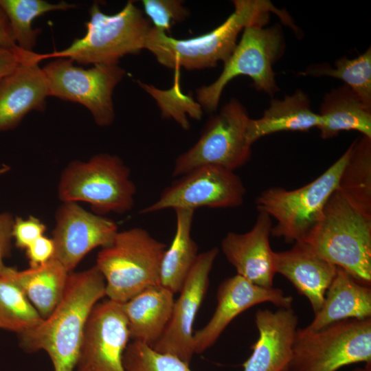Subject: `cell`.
<instances>
[{
    "instance_id": "18",
    "label": "cell",
    "mask_w": 371,
    "mask_h": 371,
    "mask_svg": "<svg viewBox=\"0 0 371 371\" xmlns=\"http://www.w3.org/2000/svg\"><path fill=\"white\" fill-rule=\"evenodd\" d=\"M271 217L258 212L255 224L243 234L228 232L221 241V249L236 274L251 283L273 287V253L269 242L272 228Z\"/></svg>"
},
{
    "instance_id": "22",
    "label": "cell",
    "mask_w": 371,
    "mask_h": 371,
    "mask_svg": "<svg viewBox=\"0 0 371 371\" xmlns=\"http://www.w3.org/2000/svg\"><path fill=\"white\" fill-rule=\"evenodd\" d=\"M174 293L161 284L150 286L122 304L130 338L153 346L172 316Z\"/></svg>"
},
{
    "instance_id": "29",
    "label": "cell",
    "mask_w": 371,
    "mask_h": 371,
    "mask_svg": "<svg viewBox=\"0 0 371 371\" xmlns=\"http://www.w3.org/2000/svg\"><path fill=\"white\" fill-rule=\"evenodd\" d=\"M17 46L25 52H34L41 29L32 27L33 21L47 12L67 10L76 5L66 1L52 3L44 0H0Z\"/></svg>"
},
{
    "instance_id": "9",
    "label": "cell",
    "mask_w": 371,
    "mask_h": 371,
    "mask_svg": "<svg viewBox=\"0 0 371 371\" xmlns=\"http://www.w3.org/2000/svg\"><path fill=\"white\" fill-rule=\"evenodd\" d=\"M371 361V318L348 319L317 331L297 328L288 371H337Z\"/></svg>"
},
{
    "instance_id": "16",
    "label": "cell",
    "mask_w": 371,
    "mask_h": 371,
    "mask_svg": "<svg viewBox=\"0 0 371 371\" xmlns=\"http://www.w3.org/2000/svg\"><path fill=\"white\" fill-rule=\"evenodd\" d=\"M217 305L209 322L193 334L194 354H201L213 346L231 322L254 305L271 302L283 308H291L293 297L278 288L262 287L236 274L219 285Z\"/></svg>"
},
{
    "instance_id": "2",
    "label": "cell",
    "mask_w": 371,
    "mask_h": 371,
    "mask_svg": "<svg viewBox=\"0 0 371 371\" xmlns=\"http://www.w3.org/2000/svg\"><path fill=\"white\" fill-rule=\"evenodd\" d=\"M234 12L220 25L209 32L188 39H177L152 27L144 49L161 65L173 69L212 68L229 57L237 45L238 34L248 25H266L270 13L291 27L293 22L284 11L267 0H235Z\"/></svg>"
},
{
    "instance_id": "5",
    "label": "cell",
    "mask_w": 371,
    "mask_h": 371,
    "mask_svg": "<svg viewBox=\"0 0 371 371\" xmlns=\"http://www.w3.org/2000/svg\"><path fill=\"white\" fill-rule=\"evenodd\" d=\"M166 245L146 229L118 232L98 254L95 267L105 280L109 300L123 304L143 290L160 284V267Z\"/></svg>"
},
{
    "instance_id": "14",
    "label": "cell",
    "mask_w": 371,
    "mask_h": 371,
    "mask_svg": "<svg viewBox=\"0 0 371 371\" xmlns=\"http://www.w3.org/2000/svg\"><path fill=\"white\" fill-rule=\"evenodd\" d=\"M216 247L198 255L175 300L171 318L161 338L152 346L160 352L176 356L190 365L193 355V324L207 293L210 273L218 254Z\"/></svg>"
},
{
    "instance_id": "1",
    "label": "cell",
    "mask_w": 371,
    "mask_h": 371,
    "mask_svg": "<svg viewBox=\"0 0 371 371\" xmlns=\"http://www.w3.org/2000/svg\"><path fill=\"white\" fill-rule=\"evenodd\" d=\"M105 295V280L95 266L69 273L60 302L38 325L19 335L21 346L45 351L54 371H74L89 316Z\"/></svg>"
},
{
    "instance_id": "28",
    "label": "cell",
    "mask_w": 371,
    "mask_h": 371,
    "mask_svg": "<svg viewBox=\"0 0 371 371\" xmlns=\"http://www.w3.org/2000/svg\"><path fill=\"white\" fill-rule=\"evenodd\" d=\"M43 318L14 281L11 267L0 273V329L21 335L38 325Z\"/></svg>"
},
{
    "instance_id": "36",
    "label": "cell",
    "mask_w": 371,
    "mask_h": 371,
    "mask_svg": "<svg viewBox=\"0 0 371 371\" xmlns=\"http://www.w3.org/2000/svg\"><path fill=\"white\" fill-rule=\"evenodd\" d=\"M23 52L20 48L16 51L0 48V80L14 70L21 62Z\"/></svg>"
},
{
    "instance_id": "34",
    "label": "cell",
    "mask_w": 371,
    "mask_h": 371,
    "mask_svg": "<svg viewBox=\"0 0 371 371\" xmlns=\"http://www.w3.org/2000/svg\"><path fill=\"white\" fill-rule=\"evenodd\" d=\"M25 250L30 267H36L46 263L54 257L55 247L52 238L43 235Z\"/></svg>"
},
{
    "instance_id": "3",
    "label": "cell",
    "mask_w": 371,
    "mask_h": 371,
    "mask_svg": "<svg viewBox=\"0 0 371 371\" xmlns=\"http://www.w3.org/2000/svg\"><path fill=\"white\" fill-rule=\"evenodd\" d=\"M302 241L322 258L370 286L371 215L358 210L337 190Z\"/></svg>"
},
{
    "instance_id": "21",
    "label": "cell",
    "mask_w": 371,
    "mask_h": 371,
    "mask_svg": "<svg viewBox=\"0 0 371 371\" xmlns=\"http://www.w3.org/2000/svg\"><path fill=\"white\" fill-rule=\"evenodd\" d=\"M370 317V286L359 282L337 267L321 308L315 313L310 324L303 329L308 332L317 331L341 320Z\"/></svg>"
},
{
    "instance_id": "4",
    "label": "cell",
    "mask_w": 371,
    "mask_h": 371,
    "mask_svg": "<svg viewBox=\"0 0 371 371\" xmlns=\"http://www.w3.org/2000/svg\"><path fill=\"white\" fill-rule=\"evenodd\" d=\"M153 26L133 1L114 14L103 12L98 3L89 8L86 32L66 48L39 54L41 61L49 58H67L81 65L118 64L123 56L136 54L145 47Z\"/></svg>"
},
{
    "instance_id": "15",
    "label": "cell",
    "mask_w": 371,
    "mask_h": 371,
    "mask_svg": "<svg viewBox=\"0 0 371 371\" xmlns=\"http://www.w3.org/2000/svg\"><path fill=\"white\" fill-rule=\"evenodd\" d=\"M117 232L113 221L89 212L77 203H63L56 215L53 258L70 273L91 250L111 245Z\"/></svg>"
},
{
    "instance_id": "6",
    "label": "cell",
    "mask_w": 371,
    "mask_h": 371,
    "mask_svg": "<svg viewBox=\"0 0 371 371\" xmlns=\"http://www.w3.org/2000/svg\"><path fill=\"white\" fill-rule=\"evenodd\" d=\"M130 173L119 157L108 153L74 161L60 176L58 195L63 203L86 202L98 215L124 214L132 209L136 192Z\"/></svg>"
},
{
    "instance_id": "7",
    "label": "cell",
    "mask_w": 371,
    "mask_h": 371,
    "mask_svg": "<svg viewBox=\"0 0 371 371\" xmlns=\"http://www.w3.org/2000/svg\"><path fill=\"white\" fill-rule=\"evenodd\" d=\"M350 153L344 154L313 181L295 190L273 187L263 190L256 199L258 212L276 221L271 235L286 243L302 241L320 218L324 207L337 189Z\"/></svg>"
},
{
    "instance_id": "12",
    "label": "cell",
    "mask_w": 371,
    "mask_h": 371,
    "mask_svg": "<svg viewBox=\"0 0 371 371\" xmlns=\"http://www.w3.org/2000/svg\"><path fill=\"white\" fill-rule=\"evenodd\" d=\"M246 189L234 171L214 166L197 168L165 189L141 214L163 210L234 208L243 205Z\"/></svg>"
},
{
    "instance_id": "37",
    "label": "cell",
    "mask_w": 371,
    "mask_h": 371,
    "mask_svg": "<svg viewBox=\"0 0 371 371\" xmlns=\"http://www.w3.org/2000/svg\"><path fill=\"white\" fill-rule=\"evenodd\" d=\"M0 48L18 50L17 46L13 36L8 18L0 5Z\"/></svg>"
},
{
    "instance_id": "33",
    "label": "cell",
    "mask_w": 371,
    "mask_h": 371,
    "mask_svg": "<svg viewBox=\"0 0 371 371\" xmlns=\"http://www.w3.org/2000/svg\"><path fill=\"white\" fill-rule=\"evenodd\" d=\"M45 229V225L36 217L30 216L26 219L16 217L12 227V239L18 248L26 249L43 236Z\"/></svg>"
},
{
    "instance_id": "24",
    "label": "cell",
    "mask_w": 371,
    "mask_h": 371,
    "mask_svg": "<svg viewBox=\"0 0 371 371\" xmlns=\"http://www.w3.org/2000/svg\"><path fill=\"white\" fill-rule=\"evenodd\" d=\"M320 137H335L341 131H356L371 138V109L347 85L326 93L320 106Z\"/></svg>"
},
{
    "instance_id": "27",
    "label": "cell",
    "mask_w": 371,
    "mask_h": 371,
    "mask_svg": "<svg viewBox=\"0 0 371 371\" xmlns=\"http://www.w3.org/2000/svg\"><path fill=\"white\" fill-rule=\"evenodd\" d=\"M336 190L358 210L371 215V138L361 135L350 144Z\"/></svg>"
},
{
    "instance_id": "23",
    "label": "cell",
    "mask_w": 371,
    "mask_h": 371,
    "mask_svg": "<svg viewBox=\"0 0 371 371\" xmlns=\"http://www.w3.org/2000/svg\"><path fill=\"white\" fill-rule=\"evenodd\" d=\"M319 122V113L311 109L308 95L298 89L282 100L272 99L262 117L250 119L248 138L253 144L262 137L278 132H307L317 128Z\"/></svg>"
},
{
    "instance_id": "30",
    "label": "cell",
    "mask_w": 371,
    "mask_h": 371,
    "mask_svg": "<svg viewBox=\"0 0 371 371\" xmlns=\"http://www.w3.org/2000/svg\"><path fill=\"white\" fill-rule=\"evenodd\" d=\"M334 65L333 67L326 63L311 65L300 75L339 79L371 109V47L355 58H340Z\"/></svg>"
},
{
    "instance_id": "10",
    "label": "cell",
    "mask_w": 371,
    "mask_h": 371,
    "mask_svg": "<svg viewBox=\"0 0 371 371\" xmlns=\"http://www.w3.org/2000/svg\"><path fill=\"white\" fill-rule=\"evenodd\" d=\"M250 119L239 101L230 100L210 119L196 143L177 158L172 177L205 166L234 171L245 165L251 154L247 135Z\"/></svg>"
},
{
    "instance_id": "11",
    "label": "cell",
    "mask_w": 371,
    "mask_h": 371,
    "mask_svg": "<svg viewBox=\"0 0 371 371\" xmlns=\"http://www.w3.org/2000/svg\"><path fill=\"white\" fill-rule=\"evenodd\" d=\"M42 69L49 96L82 104L100 126L113 122V93L126 74L118 64H96L84 69L69 58H56Z\"/></svg>"
},
{
    "instance_id": "31",
    "label": "cell",
    "mask_w": 371,
    "mask_h": 371,
    "mask_svg": "<svg viewBox=\"0 0 371 371\" xmlns=\"http://www.w3.org/2000/svg\"><path fill=\"white\" fill-rule=\"evenodd\" d=\"M123 365L126 371H192L190 365L176 356L158 352L137 340L127 345Z\"/></svg>"
},
{
    "instance_id": "38",
    "label": "cell",
    "mask_w": 371,
    "mask_h": 371,
    "mask_svg": "<svg viewBox=\"0 0 371 371\" xmlns=\"http://www.w3.org/2000/svg\"><path fill=\"white\" fill-rule=\"evenodd\" d=\"M352 371H371V361L366 363L363 368H357Z\"/></svg>"
},
{
    "instance_id": "13",
    "label": "cell",
    "mask_w": 371,
    "mask_h": 371,
    "mask_svg": "<svg viewBox=\"0 0 371 371\" xmlns=\"http://www.w3.org/2000/svg\"><path fill=\"white\" fill-rule=\"evenodd\" d=\"M130 334L122 304L97 303L87 322L76 364L77 371H126L123 355Z\"/></svg>"
},
{
    "instance_id": "35",
    "label": "cell",
    "mask_w": 371,
    "mask_h": 371,
    "mask_svg": "<svg viewBox=\"0 0 371 371\" xmlns=\"http://www.w3.org/2000/svg\"><path fill=\"white\" fill-rule=\"evenodd\" d=\"M14 218L9 212L0 213V273L6 267L4 259L11 251Z\"/></svg>"
},
{
    "instance_id": "26",
    "label": "cell",
    "mask_w": 371,
    "mask_h": 371,
    "mask_svg": "<svg viewBox=\"0 0 371 371\" xmlns=\"http://www.w3.org/2000/svg\"><path fill=\"white\" fill-rule=\"evenodd\" d=\"M176 231L161 262L160 284L174 294L179 293L198 257V247L191 236L194 211L175 209Z\"/></svg>"
},
{
    "instance_id": "20",
    "label": "cell",
    "mask_w": 371,
    "mask_h": 371,
    "mask_svg": "<svg viewBox=\"0 0 371 371\" xmlns=\"http://www.w3.org/2000/svg\"><path fill=\"white\" fill-rule=\"evenodd\" d=\"M276 273L288 279L309 301L314 313L322 307L337 267L316 254L304 242L273 253Z\"/></svg>"
},
{
    "instance_id": "19",
    "label": "cell",
    "mask_w": 371,
    "mask_h": 371,
    "mask_svg": "<svg viewBox=\"0 0 371 371\" xmlns=\"http://www.w3.org/2000/svg\"><path fill=\"white\" fill-rule=\"evenodd\" d=\"M255 322L259 336L243 371H288L298 324L294 311L258 309Z\"/></svg>"
},
{
    "instance_id": "32",
    "label": "cell",
    "mask_w": 371,
    "mask_h": 371,
    "mask_svg": "<svg viewBox=\"0 0 371 371\" xmlns=\"http://www.w3.org/2000/svg\"><path fill=\"white\" fill-rule=\"evenodd\" d=\"M144 10L155 29L166 33L176 23L189 15L179 0H143Z\"/></svg>"
},
{
    "instance_id": "25",
    "label": "cell",
    "mask_w": 371,
    "mask_h": 371,
    "mask_svg": "<svg viewBox=\"0 0 371 371\" xmlns=\"http://www.w3.org/2000/svg\"><path fill=\"white\" fill-rule=\"evenodd\" d=\"M11 273L42 317L46 318L62 299L69 272L52 258L43 265L22 271L11 267Z\"/></svg>"
},
{
    "instance_id": "8",
    "label": "cell",
    "mask_w": 371,
    "mask_h": 371,
    "mask_svg": "<svg viewBox=\"0 0 371 371\" xmlns=\"http://www.w3.org/2000/svg\"><path fill=\"white\" fill-rule=\"evenodd\" d=\"M265 26L253 24L245 27L218 78L197 89V101L203 109L215 111L224 88L238 76H249L257 90L271 96L278 91L273 65L283 54L285 43L279 25Z\"/></svg>"
},
{
    "instance_id": "17",
    "label": "cell",
    "mask_w": 371,
    "mask_h": 371,
    "mask_svg": "<svg viewBox=\"0 0 371 371\" xmlns=\"http://www.w3.org/2000/svg\"><path fill=\"white\" fill-rule=\"evenodd\" d=\"M38 54L24 51L11 73L0 80V132L15 128L32 111H43L49 91Z\"/></svg>"
}]
</instances>
